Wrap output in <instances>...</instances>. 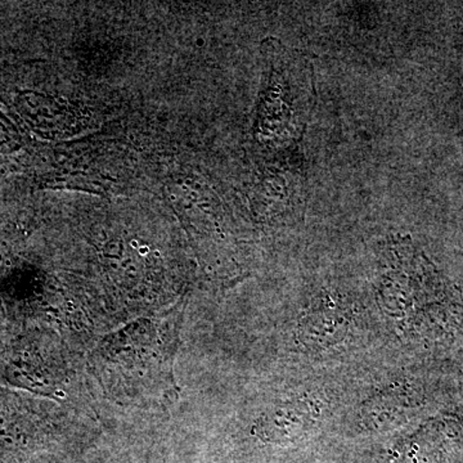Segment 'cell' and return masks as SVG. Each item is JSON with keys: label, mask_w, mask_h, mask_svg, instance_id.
Here are the masks:
<instances>
[{"label": "cell", "mask_w": 463, "mask_h": 463, "mask_svg": "<svg viewBox=\"0 0 463 463\" xmlns=\"http://www.w3.org/2000/svg\"><path fill=\"white\" fill-rule=\"evenodd\" d=\"M182 315L130 323L100 341L91 354L93 373L108 395L120 403H164L174 397V355Z\"/></svg>", "instance_id": "6da1fadb"}, {"label": "cell", "mask_w": 463, "mask_h": 463, "mask_svg": "<svg viewBox=\"0 0 463 463\" xmlns=\"http://www.w3.org/2000/svg\"><path fill=\"white\" fill-rule=\"evenodd\" d=\"M309 404L288 403L277 408L273 412L267 413L258 425V432L265 440L283 441L300 437L317 420L318 414H313Z\"/></svg>", "instance_id": "7a4b0ae2"}]
</instances>
